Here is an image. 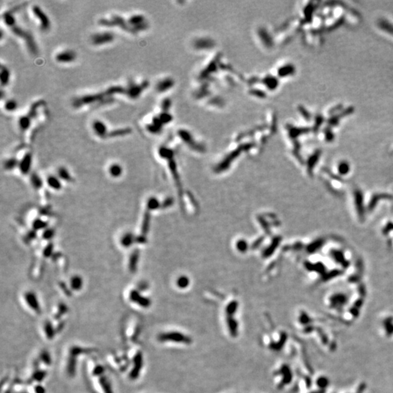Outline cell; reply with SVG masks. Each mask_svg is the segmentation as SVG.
Wrapping results in <instances>:
<instances>
[{
	"label": "cell",
	"mask_w": 393,
	"mask_h": 393,
	"mask_svg": "<svg viewBox=\"0 0 393 393\" xmlns=\"http://www.w3.org/2000/svg\"><path fill=\"white\" fill-rule=\"evenodd\" d=\"M32 13L38 19L40 29L44 31H47L51 27V22L48 15L45 13L39 5H34L32 8Z\"/></svg>",
	"instance_id": "4"
},
{
	"label": "cell",
	"mask_w": 393,
	"mask_h": 393,
	"mask_svg": "<svg viewBox=\"0 0 393 393\" xmlns=\"http://www.w3.org/2000/svg\"><path fill=\"white\" fill-rule=\"evenodd\" d=\"M32 122V120L28 115H23L18 119V126L21 131H25L29 128Z\"/></svg>",
	"instance_id": "15"
},
{
	"label": "cell",
	"mask_w": 393,
	"mask_h": 393,
	"mask_svg": "<svg viewBox=\"0 0 393 393\" xmlns=\"http://www.w3.org/2000/svg\"><path fill=\"white\" fill-rule=\"evenodd\" d=\"M2 19H3L4 24L8 25L9 28H12L14 25L17 24L16 23V19L14 16V13L10 12V10L6 11L3 15H2Z\"/></svg>",
	"instance_id": "17"
},
{
	"label": "cell",
	"mask_w": 393,
	"mask_h": 393,
	"mask_svg": "<svg viewBox=\"0 0 393 393\" xmlns=\"http://www.w3.org/2000/svg\"><path fill=\"white\" fill-rule=\"evenodd\" d=\"M115 39L114 33L110 31H104L93 34L91 36V42L95 46L107 45L113 42Z\"/></svg>",
	"instance_id": "5"
},
{
	"label": "cell",
	"mask_w": 393,
	"mask_h": 393,
	"mask_svg": "<svg viewBox=\"0 0 393 393\" xmlns=\"http://www.w3.org/2000/svg\"><path fill=\"white\" fill-rule=\"evenodd\" d=\"M45 101H43V100H39V101L34 102V103L31 106L29 113H28L27 115L31 117V119L32 120L37 117V116H38V112H39V111H38L39 109L41 108L42 106L45 104Z\"/></svg>",
	"instance_id": "14"
},
{
	"label": "cell",
	"mask_w": 393,
	"mask_h": 393,
	"mask_svg": "<svg viewBox=\"0 0 393 393\" xmlns=\"http://www.w3.org/2000/svg\"><path fill=\"white\" fill-rule=\"evenodd\" d=\"M10 30H11V31L13 32V34H14V35L23 39H25V38H26L27 35L29 33V31H25V30L23 29L22 27H20V25H18L17 24L11 28Z\"/></svg>",
	"instance_id": "18"
},
{
	"label": "cell",
	"mask_w": 393,
	"mask_h": 393,
	"mask_svg": "<svg viewBox=\"0 0 393 393\" xmlns=\"http://www.w3.org/2000/svg\"><path fill=\"white\" fill-rule=\"evenodd\" d=\"M92 129L94 133L101 138H106L109 133L107 126L103 121L95 120L92 124Z\"/></svg>",
	"instance_id": "7"
},
{
	"label": "cell",
	"mask_w": 393,
	"mask_h": 393,
	"mask_svg": "<svg viewBox=\"0 0 393 393\" xmlns=\"http://www.w3.org/2000/svg\"><path fill=\"white\" fill-rule=\"evenodd\" d=\"M127 24L131 26V28L136 26V25H140L143 23L146 22V18L143 15H140V14H136V15H131L128 19L127 20Z\"/></svg>",
	"instance_id": "16"
},
{
	"label": "cell",
	"mask_w": 393,
	"mask_h": 393,
	"mask_svg": "<svg viewBox=\"0 0 393 393\" xmlns=\"http://www.w3.org/2000/svg\"><path fill=\"white\" fill-rule=\"evenodd\" d=\"M109 174H110V176H112V177L117 178V177H119V176H120L121 174H122V168L120 165L119 164H117V163L112 164L109 167Z\"/></svg>",
	"instance_id": "19"
},
{
	"label": "cell",
	"mask_w": 393,
	"mask_h": 393,
	"mask_svg": "<svg viewBox=\"0 0 393 393\" xmlns=\"http://www.w3.org/2000/svg\"><path fill=\"white\" fill-rule=\"evenodd\" d=\"M4 109L8 112H13L18 107V102L15 99H9L4 104Z\"/></svg>",
	"instance_id": "21"
},
{
	"label": "cell",
	"mask_w": 393,
	"mask_h": 393,
	"mask_svg": "<svg viewBox=\"0 0 393 393\" xmlns=\"http://www.w3.org/2000/svg\"><path fill=\"white\" fill-rule=\"evenodd\" d=\"M171 81L169 80V79H166V80L161 81L157 85V90L159 92H163L166 91L168 88L171 87Z\"/></svg>",
	"instance_id": "24"
},
{
	"label": "cell",
	"mask_w": 393,
	"mask_h": 393,
	"mask_svg": "<svg viewBox=\"0 0 393 393\" xmlns=\"http://www.w3.org/2000/svg\"><path fill=\"white\" fill-rule=\"evenodd\" d=\"M25 45L28 48V50L30 51V53L33 55H36L38 53V47H37V45L35 42V39H34V36L32 34L30 33H29L28 34L26 38L24 39Z\"/></svg>",
	"instance_id": "12"
},
{
	"label": "cell",
	"mask_w": 393,
	"mask_h": 393,
	"mask_svg": "<svg viewBox=\"0 0 393 393\" xmlns=\"http://www.w3.org/2000/svg\"><path fill=\"white\" fill-rule=\"evenodd\" d=\"M98 24L105 27L117 26L130 33L135 34L132 28L127 24V20L120 15H114L111 18H101L98 20Z\"/></svg>",
	"instance_id": "2"
},
{
	"label": "cell",
	"mask_w": 393,
	"mask_h": 393,
	"mask_svg": "<svg viewBox=\"0 0 393 393\" xmlns=\"http://www.w3.org/2000/svg\"><path fill=\"white\" fill-rule=\"evenodd\" d=\"M135 240H136V239H134L133 235L132 234L128 233L125 234L121 239V244L125 248H129L130 246L132 245V244L134 243Z\"/></svg>",
	"instance_id": "20"
},
{
	"label": "cell",
	"mask_w": 393,
	"mask_h": 393,
	"mask_svg": "<svg viewBox=\"0 0 393 393\" xmlns=\"http://www.w3.org/2000/svg\"><path fill=\"white\" fill-rule=\"evenodd\" d=\"M43 331L45 336L48 339H50V340H52V339H54L55 335L58 334L56 329H55V327L49 320L45 321L43 324Z\"/></svg>",
	"instance_id": "10"
},
{
	"label": "cell",
	"mask_w": 393,
	"mask_h": 393,
	"mask_svg": "<svg viewBox=\"0 0 393 393\" xmlns=\"http://www.w3.org/2000/svg\"><path fill=\"white\" fill-rule=\"evenodd\" d=\"M4 168L7 170H13V168H15L16 166H19V163H18V161L15 158H10L8 160H6L5 162H4Z\"/></svg>",
	"instance_id": "25"
},
{
	"label": "cell",
	"mask_w": 393,
	"mask_h": 393,
	"mask_svg": "<svg viewBox=\"0 0 393 393\" xmlns=\"http://www.w3.org/2000/svg\"><path fill=\"white\" fill-rule=\"evenodd\" d=\"M132 132V130L131 127H123V128L115 129L109 132L107 138H117V137L125 136L131 134Z\"/></svg>",
	"instance_id": "11"
},
{
	"label": "cell",
	"mask_w": 393,
	"mask_h": 393,
	"mask_svg": "<svg viewBox=\"0 0 393 393\" xmlns=\"http://www.w3.org/2000/svg\"><path fill=\"white\" fill-rule=\"evenodd\" d=\"M10 80V71L8 67L4 65L1 66V72H0V82L2 87H5L9 84Z\"/></svg>",
	"instance_id": "13"
},
{
	"label": "cell",
	"mask_w": 393,
	"mask_h": 393,
	"mask_svg": "<svg viewBox=\"0 0 393 393\" xmlns=\"http://www.w3.org/2000/svg\"><path fill=\"white\" fill-rule=\"evenodd\" d=\"M58 174H59V176L62 179H64L66 181H69L71 180V176L69 175V171H67L66 168H65L64 167H60V168L58 170Z\"/></svg>",
	"instance_id": "26"
},
{
	"label": "cell",
	"mask_w": 393,
	"mask_h": 393,
	"mask_svg": "<svg viewBox=\"0 0 393 393\" xmlns=\"http://www.w3.org/2000/svg\"><path fill=\"white\" fill-rule=\"evenodd\" d=\"M71 287L73 290H80L82 287V280L80 277L74 276L71 279Z\"/></svg>",
	"instance_id": "22"
},
{
	"label": "cell",
	"mask_w": 393,
	"mask_h": 393,
	"mask_svg": "<svg viewBox=\"0 0 393 393\" xmlns=\"http://www.w3.org/2000/svg\"><path fill=\"white\" fill-rule=\"evenodd\" d=\"M48 183L51 188L55 190H59L61 188V183H60V179L55 176H50L48 179Z\"/></svg>",
	"instance_id": "23"
},
{
	"label": "cell",
	"mask_w": 393,
	"mask_h": 393,
	"mask_svg": "<svg viewBox=\"0 0 393 393\" xmlns=\"http://www.w3.org/2000/svg\"><path fill=\"white\" fill-rule=\"evenodd\" d=\"M137 260H138V254H137V253L133 252L131 256V259H130V269L132 272L135 271V269H136Z\"/></svg>",
	"instance_id": "27"
},
{
	"label": "cell",
	"mask_w": 393,
	"mask_h": 393,
	"mask_svg": "<svg viewBox=\"0 0 393 393\" xmlns=\"http://www.w3.org/2000/svg\"><path fill=\"white\" fill-rule=\"evenodd\" d=\"M106 98L109 97H107L105 91L94 94L85 95L74 99L72 102V106H74V108L79 109L84 106H89L93 104L99 103V102L104 101Z\"/></svg>",
	"instance_id": "1"
},
{
	"label": "cell",
	"mask_w": 393,
	"mask_h": 393,
	"mask_svg": "<svg viewBox=\"0 0 393 393\" xmlns=\"http://www.w3.org/2000/svg\"><path fill=\"white\" fill-rule=\"evenodd\" d=\"M55 59L60 64H69L75 61L76 53L72 50H66L57 53L55 56Z\"/></svg>",
	"instance_id": "6"
},
{
	"label": "cell",
	"mask_w": 393,
	"mask_h": 393,
	"mask_svg": "<svg viewBox=\"0 0 393 393\" xmlns=\"http://www.w3.org/2000/svg\"><path fill=\"white\" fill-rule=\"evenodd\" d=\"M24 299L27 305L29 306L32 311L36 313L40 312V305H39V301L34 293L31 291L25 293L24 295Z\"/></svg>",
	"instance_id": "8"
},
{
	"label": "cell",
	"mask_w": 393,
	"mask_h": 393,
	"mask_svg": "<svg viewBox=\"0 0 393 393\" xmlns=\"http://www.w3.org/2000/svg\"><path fill=\"white\" fill-rule=\"evenodd\" d=\"M32 164V155L30 152L26 153L23 157L21 161L19 162V168L22 173L26 174L29 173Z\"/></svg>",
	"instance_id": "9"
},
{
	"label": "cell",
	"mask_w": 393,
	"mask_h": 393,
	"mask_svg": "<svg viewBox=\"0 0 393 393\" xmlns=\"http://www.w3.org/2000/svg\"><path fill=\"white\" fill-rule=\"evenodd\" d=\"M149 87V82L148 81H143L141 84H136L134 82H130L129 85H127L126 88V93L125 95H127L129 98L135 100L138 98L142 93L144 90L146 89Z\"/></svg>",
	"instance_id": "3"
}]
</instances>
